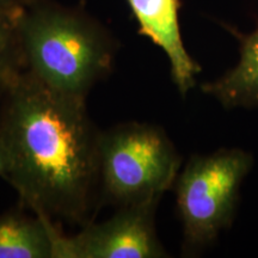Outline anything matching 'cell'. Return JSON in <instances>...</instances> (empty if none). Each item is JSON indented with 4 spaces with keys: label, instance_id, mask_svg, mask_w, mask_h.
Wrapping results in <instances>:
<instances>
[{
    "label": "cell",
    "instance_id": "6",
    "mask_svg": "<svg viewBox=\"0 0 258 258\" xmlns=\"http://www.w3.org/2000/svg\"><path fill=\"white\" fill-rule=\"evenodd\" d=\"M139 25V34L163 49L170 62L173 83L182 96L196 84L201 71L189 55L179 28L180 0H127Z\"/></svg>",
    "mask_w": 258,
    "mask_h": 258
},
{
    "label": "cell",
    "instance_id": "4",
    "mask_svg": "<svg viewBox=\"0 0 258 258\" xmlns=\"http://www.w3.org/2000/svg\"><path fill=\"white\" fill-rule=\"evenodd\" d=\"M252 164V156L238 148L190 158L175 183L185 250L208 246L230 227Z\"/></svg>",
    "mask_w": 258,
    "mask_h": 258
},
{
    "label": "cell",
    "instance_id": "3",
    "mask_svg": "<svg viewBox=\"0 0 258 258\" xmlns=\"http://www.w3.org/2000/svg\"><path fill=\"white\" fill-rule=\"evenodd\" d=\"M98 161L103 199L123 207L159 203L175 185L182 158L161 128L127 122L99 132Z\"/></svg>",
    "mask_w": 258,
    "mask_h": 258
},
{
    "label": "cell",
    "instance_id": "5",
    "mask_svg": "<svg viewBox=\"0 0 258 258\" xmlns=\"http://www.w3.org/2000/svg\"><path fill=\"white\" fill-rule=\"evenodd\" d=\"M157 206L158 202H144L118 207L110 219L85 225L74 237L62 234L56 258L166 257L154 227Z\"/></svg>",
    "mask_w": 258,
    "mask_h": 258
},
{
    "label": "cell",
    "instance_id": "9",
    "mask_svg": "<svg viewBox=\"0 0 258 258\" xmlns=\"http://www.w3.org/2000/svg\"><path fill=\"white\" fill-rule=\"evenodd\" d=\"M17 18L0 14V98L25 72Z\"/></svg>",
    "mask_w": 258,
    "mask_h": 258
},
{
    "label": "cell",
    "instance_id": "10",
    "mask_svg": "<svg viewBox=\"0 0 258 258\" xmlns=\"http://www.w3.org/2000/svg\"><path fill=\"white\" fill-rule=\"evenodd\" d=\"M34 0H0V14L18 17Z\"/></svg>",
    "mask_w": 258,
    "mask_h": 258
},
{
    "label": "cell",
    "instance_id": "11",
    "mask_svg": "<svg viewBox=\"0 0 258 258\" xmlns=\"http://www.w3.org/2000/svg\"><path fill=\"white\" fill-rule=\"evenodd\" d=\"M10 167V157L8 146H6V141L3 134L2 128H0V177L5 178L9 172Z\"/></svg>",
    "mask_w": 258,
    "mask_h": 258
},
{
    "label": "cell",
    "instance_id": "1",
    "mask_svg": "<svg viewBox=\"0 0 258 258\" xmlns=\"http://www.w3.org/2000/svg\"><path fill=\"white\" fill-rule=\"evenodd\" d=\"M0 101L10 157L4 179L18 192L22 207L86 224L99 184V132L85 99L53 91L24 72Z\"/></svg>",
    "mask_w": 258,
    "mask_h": 258
},
{
    "label": "cell",
    "instance_id": "2",
    "mask_svg": "<svg viewBox=\"0 0 258 258\" xmlns=\"http://www.w3.org/2000/svg\"><path fill=\"white\" fill-rule=\"evenodd\" d=\"M25 72L44 86L86 99L111 72L116 43L83 10L34 0L17 18Z\"/></svg>",
    "mask_w": 258,
    "mask_h": 258
},
{
    "label": "cell",
    "instance_id": "8",
    "mask_svg": "<svg viewBox=\"0 0 258 258\" xmlns=\"http://www.w3.org/2000/svg\"><path fill=\"white\" fill-rule=\"evenodd\" d=\"M226 109L258 106V29L245 38L240 57L224 76L202 85Z\"/></svg>",
    "mask_w": 258,
    "mask_h": 258
},
{
    "label": "cell",
    "instance_id": "7",
    "mask_svg": "<svg viewBox=\"0 0 258 258\" xmlns=\"http://www.w3.org/2000/svg\"><path fill=\"white\" fill-rule=\"evenodd\" d=\"M61 235L49 218L11 209L0 214V258H56Z\"/></svg>",
    "mask_w": 258,
    "mask_h": 258
}]
</instances>
